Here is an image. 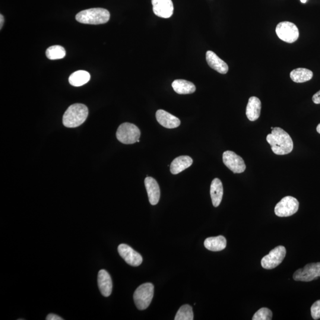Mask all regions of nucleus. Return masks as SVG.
I'll return each instance as SVG.
<instances>
[{
	"label": "nucleus",
	"mask_w": 320,
	"mask_h": 320,
	"mask_svg": "<svg viewBox=\"0 0 320 320\" xmlns=\"http://www.w3.org/2000/svg\"><path fill=\"white\" fill-rule=\"evenodd\" d=\"M312 100L315 104H320V90L314 95Z\"/></svg>",
	"instance_id": "obj_29"
},
{
	"label": "nucleus",
	"mask_w": 320,
	"mask_h": 320,
	"mask_svg": "<svg viewBox=\"0 0 320 320\" xmlns=\"http://www.w3.org/2000/svg\"><path fill=\"white\" fill-rule=\"evenodd\" d=\"M65 55V49L60 45L50 46L46 51L47 58L50 60L61 59L64 58Z\"/></svg>",
	"instance_id": "obj_24"
},
{
	"label": "nucleus",
	"mask_w": 320,
	"mask_h": 320,
	"mask_svg": "<svg viewBox=\"0 0 320 320\" xmlns=\"http://www.w3.org/2000/svg\"><path fill=\"white\" fill-rule=\"evenodd\" d=\"M317 131L320 134V123L317 126Z\"/></svg>",
	"instance_id": "obj_31"
},
{
	"label": "nucleus",
	"mask_w": 320,
	"mask_h": 320,
	"mask_svg": "<svg viewBox=\"0 0 320 320\" xmlns=\"http://www.w3.org/2000/svg\"><path fill=\"white\" fill-rule=\"evenodd\" d=\"M204 246L206 249L212 252L222 251L226 249L227 240L222 236L209 237L205 240Z\"/></svg>",
	"instance_id": "obj_20"
},
{
	"label": "nucleus",
	"mask_w": 320,
	"mask_h": 320,
	"mask_svg": "<svg viewBox=\"0 0 320 320\" xmlns=\"http://www.w3.org/2000/svg\"><path fill=\"white\" fill-rule=\"evenodd\" d=\"M276 33L282 40L285 42L293 43L299 38V28L296 24L290 21H283L276 27Z\"/></svg>",
	"instance_id": "obj_6"
},
{
	"label": "nucleus",
	"mask_w": 320,
	"mask_h": 320,
	"mask_svg": "<svg viewBox=\"0 0 320 320\" xmlns=\"http://www.w3.org/2000/svg\"><path fill=\"white\" fill-rule=\"evenodd\" d=\"M299 202L296 198L293 196H286L276 205L275 213L280 217L292 216L299 211Z\"/></svg>",
	"instance_id": "obj_7"
},
{
	"label": "nucleus",
	"mask_w": 320,
	"mask_h": 320,
	"mask_svg": "<svg viewBox=\"0 0 320 320\" xmlns=\"http://www.w3.org/2000/svg\"><path fill=\"white\" fill-rule=\"evenodd\" d=\"M118 250L119 255L128 265L135 267L141 265L143 261L141 255L131 247L125 244H121L119 246Z\"/></svg>",
	"instance_id": "obj_11"
},
{
	"label": "nucleus",
	"mask_w": 320,
	"mask_h": 320,
	"mask_svg": "<svg viewBox=\"0 0 320 320\" xmlns=\"http://www.w3.org/2000/svg\"><path fill=\"white\" fill-rule=\"evenodd\" d=\"M206 59L209 66L219 73L226 74L229 71V68L227 63L211 50H208L206 53Z\"/></svg>",
	"instance_id": "obj_13"
},
{
	"label": "nucleus",
	"mask_w": 320,
	"mask_h": 320,
	"mask_svg": "<svg viewBox=\"0 0 320 320\" xmlns=\"http://www.w3.org/2000/svg\"><path fill=\"white\" fill-rule=\"evenodd\" d=\"M154 293V287L151 283L142 284L136 290L134 300L138 310H144L150 306L153 299Z\"/></svg>",
	"instance_id": "obj_4"
},
{
	"label": "nucleus",
	"mask_w": 320,
	"mask_h": 320,
	"mask_svg": "<svg viewBox=\"0 0 320 320\" xmlns=\"http://www.w3.org/2000/svg\"><path fill=\"white\" fill-rule=\"evenodd\" d=\"M273 316L271 310L268 308H262L253 316V320H271Z\"/></svg>",
	"instance_id": "obj_26"
},
{
	"label": "nucleus",
	"mask_w": 320,
	"mask_h": 320,
	"mask_svg": "<svg viewBox=\"0 0 320 320\" xmlns=\"http://www.w3.org/2000/svg\"><path fill=\"white\" fill-rule=\"evenodd\" d=\"M88 115L87 107L76 103L69 106L63 116L62 122L65 127L76 128L82 124Z\"/></svg>",
	"instance_id": "obj_2"
},
{
	"label": "nucleus",
	"mask_w": 320,
	"mask_h": 320,
	"mask_svg": "<svg viewBox=\"0 0 320 320\" xmlns=\"http://www.w3.org/2000/svg\"><path fill=\"white\" fill-rule=\"evenodd\" d=\"M0 19H1V21H1L0 22V23H1V25H0V26H1V29L2 27L3 26V24H4V17H3V15L2 14L0 15Z\"/></svg>",
	"instance_id": "obj_30"
},
{
	"label": "nucleus",
	"mask_w": 320,
	"mask_h": 320,
	"mask_svg": "<svg viewBox=\"0 0 320 320\" xmlns=\"http://www.w3.org/2000/svg\"><path fill=\"white\" fill-rule=\"evenodd\" d=\"M46 320H63L64 319L60 318L59 316L54 315V314H49L46 318Z\"/></svg>",
	"instance_id": "obj_28"
},
{
	"label": "nucleus",
	"mask_w": 320,
	"mask_h": 320,
	"mask_svg": "<svg viewBox=\"0 0 320 320\" xmlns=\"http://www.w3.org/2000/svg\"><path fill=\"white\" fill-rule=\"evenodd\" d=\"M175 320H193V313L192 307L189 305H184L180 307L179 311L177 312Z\"/></svg>",
	"instance_id": "obj_25"
},
{
	"label": "nucleus",
	"mask_w": 320,
	"mask_h": 320,
	"mask_svg": "<svg viewBox=\"0 0 320 320\" xmlns=\"http://www.w3.org/2000/svg\"><path fill=\"white\" fill-rule=\"evenodd\" d=\"M223 186L221 180L218 178L212 180L210 194L214 207H218L220 205L222 199H223Z\"/></svg>",
	"instance_id": "obj_18"
},
{
	"label": "nucleus",
	"mask_w": 320,
	"mask_h": 320,
	"mask_svg": "<svg viewBox=\"0 0 320 320\" xmlns=\"http://www.w3.org/2000/svg\"><path fill=\"white\" fill-rule=\"evenodd\" d=\"M172 87L179 94H192L196 91L195 84L185 80H174L172 83Z\"/></svg>",
	"instance_id": "obj_21"
},
{
	"label": "nucleus",
	"mask_w": 320,
	"mask_h": 320,
	"mask_svg": "<svg viewBox=\"0 0 320 320\" xmlns=\"http://www.w3.org/2000/svg\"><path fill=\"white\" fill-rule=\"evenodd\" d=\"M140 130L137 126L128 122L119 126L116 132V137L119 141L124 144H133L139 140Z\"/></svg>",
	"instance_id": "obj_5"
},
{
	"label": "nucleus",
	"mask_w": 320,
	"mask_h": 320,
	"mask_svg": "<svg viewBox=\"0 0 320 320\" xmlns=\"http://www.w3.org/2000/svg\"><path fill=\"white\" fill-rule=\"evenodd\" d=\"M110 17V12L106 9L93 8L79 12L75 18L81 23L101 24L108 22Z\"/></svg>",
	"instance_id": "obj_3"
},
{
	"label": "nucleus",
	"mask_w": 320,
	"mask_h": 320,
	"mask_svg": "<svg viewBox=\"0 0 320 320\" xmlns=\"http://www.w3.org/2000/svg\"><path fill=\"white\" fill-rule=\"evenodd\" d=\"M287 254V250L283 246H278L272 250L269 255L262 258L261 265L265 269H273L277 268L284 261Z\"/></svg>",
	"instance_id": "obj_8"
},
{
	"label": "nucleus",
	"mask_w": 320,
	"mask_h": 320,
	"mask_svg": "<svg viewBox=\"0 0 320 320\" xmlns=\"http://www.w3.org/2000/svg\"><path fill=\"white\" fill-rule=\"evenodd\" d=\"M311 313L314 320H317L320 319V300L317 301L313 304Z\"/></svg>",
	"instance_id": "obj_27"
},
{
	"label": "nucleus",
	"mask_w": 320,
	"mask_h": 320,
	"mask_svg": "<svg viewBox=\"0 0 320 320\" xmlns=\"http://www.w3.org/2000/svg\"><path fill=\"white\" fill-rule=\"evenodd\" d=\"M154 13L157 16L168 18L172 16L174 5L172 0H152Z\"/></svg>",
	"instance_id": "obj_12"
},
{
	"label": "nucleus",
	"mask_w": 320,
	"mask_h": 320,
	"mask_svg": "<svg viewBox=\"0 0 320 320\" xmlns=\"http://www.w3.org/2000/svg\"><path fill=\"white\" fill-rule=\"evenodd\" d=\"M262 109L261 101L259 98L253 96L249 98L246 107V116L250 121H255L261 116Z\"/></svg>",
	"instance_id": "obj_17"
},
{
	"label": "nucleus",
	"mask_w": 320,
	"mask_h": 320,
	"mask_svg": "<svg viewBox=\"0 0 320 320\" xmlns=\"http://www.w3.org/2000/svg\"><path fill=\"white\" fill-rule=\"evenodd\" d=\"M303 3H306L307 1V0H300Z\"/></svg>",
	"instance_id": "obj_32"
},
{
	"label": "nucleus",
	"mask_w": 320,
	"mask_h": 320,
	"mask_svg": "<svg viewBox=\"0 0 320 320\" xmlns=\"http://www.w3.org/2000/svg\"><path fill=\"white\" fill-rule=\"evenodd\" d=\"M156 116L158 122L164 128L173 129L179 127L180 125L179 118L164 110H157Z\"/></svg>",
	"instance_id": "obj_15"
},
{
	"label": "nucleus",
	"mask_w": 320,
	"mask_h": 320,
	"mask_svg": "<svg viewBox=\"0 0 320 320\" xmlns=\"http://www.w3.org/2000/svg\"><path fill=\"white\" fill-rule=\"evenodd\" d=\"M320 277V262L306 265L303 269H298L293 275L296 281L310 282Z\"/></svg>",
	"instance_id": "obj_9"
},
{
	"label": "nucleus",
	"mask_w": 320,
	"mask_h": 320,
	"mask_svg": "<svg viewBox=\"0 0 320 320\" xmlns=\"http://www.w3.org/2000/svg\"><path fill=\"white\" fill-rule=\"evenodd\" d=\"M192 164L191 157L186 156L177 157L170 165V172L173 174H179L191 166Z\"/></svg>",
	"instance_id": "obj_19"
},
{
	"label": "nucleus",
	"mask_w": 320,
	"mask_h": 320,
	"mask_svg": "<svg viewBox=\"0 0 320 320\" xmlns=\"http://www.w3.org/2000/svg\"><path fill=\"white\" fill-rule=\"evenodd\" d=\"M313 72L309 69L299 68L294 69L290 73L291 80L297 83H302L311 80Z\"/></svg>",
	"instance_id": "obj_22"
},
{
	"label": "nucleus",
	"mask_w": 320,
	"mask_h": 320,
	"mask_svg": "<svg viewBox=\"0 0 320 320\" xmlns=\"http://www.w3.org/2000/svg\"><path fill=\"white\" fill-rule=\"evenodd\" d=\"M98 286L101 294L104 297H108L112 292V281L108 272L105 270H100L98 274Z\"/></svg>",
	"instance_id": "obj_16"
},
{
	"label": "nucleus",
	"mask_w": 320,
	"mask_h": 320,
	"mask_svg": "<svg viewBox=\"0 0 320 320\" xmlns=\"http://www.w3.org/2000/svg\"><path fill=\"white\" fill-rule=\"evenodd\" d=\"M270 144L272 151L279 156H284L291 153L294 148L292 138L283 129L275 127L272 130L271 134L266 137Z\"/></svg>",
	"instance_id": "obj_1"
},
{
	"label": "nucleus",
	"mask_w": 320,
	"mask_h": 320,
	"mask_svg": "<svg viewBox=\"0 0 320 320\" xmlns=\"http://www.w3.org/2000/svg\"><path fill=\"white\" fill-rule=\"evenodd\" d=\"M145 186L146 188L149 201L152 205H156L160 201V189L159 185L153 177H147L145 179Z\"/></svg>",
	"instance_id": "obj_14"
},
{
	"label": "nucleus",
	"mask_w": 320,
	"mask_h": 320,
	"mask_svg": "<svg viewBox=\"0 0 320 320\" xmlns=\"http://www.w3.org/2000/svg\"><path fill=\"white\" fill-rule=\"evenodd\" d=\"M90 80V75L85 71H78L72 73L69 77V82L74 87H80Z\"/></svg>",
	"instance_id": "obj_23"
},
{
	"label": "nucleus",
	"mask_w": 320,
	"mask_h": 320,
	"mask_svg": "<svg viewBox=\"0 0 320 320\" xmlns=\"http://www.w3.org/2000/svg\"><path fill=\"white\" fill-rule=\"evenodd\" d=\"M223 163L234 173H242L246 170L245 161L234 152L225 151L223 155Z\"/></svg>",
	"instance_id": "obj_10"
},
{
	"label": "nucleus",
	"mask_w": 320,
	"mask_h": 320,
	"mask_svg": "<svg viewBox=\"0 0 320 320\" xmlns=\"http://www.w3.org/2000/svg\"><path fill=\"white\" fill-rule=\"evenodd\" d=\"M274 128V127H271V129H273Z\"/></svg>",
	"instance_id": "obj_33"
}]
</instances>
